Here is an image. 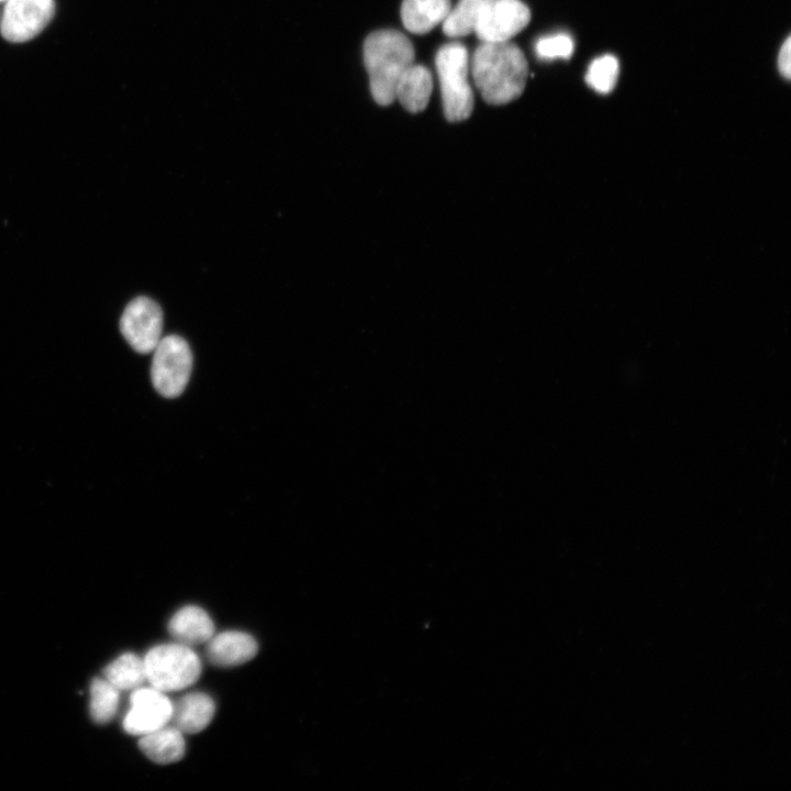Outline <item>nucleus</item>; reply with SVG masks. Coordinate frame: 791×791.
<instances>
[{
    "instance_id": "1",
    "label": "nucleus",
    "mask_w": 791,
    "mask_h": 791,
    "mask_svg": "<svg viewBox=\"0 0 791 791\" xmlns=\"http://www.w3.org/2000/svg\"><path fill=\"white\" fill-rule=\"evenodd\" d=\"M470 70L482 98L504 104L524 91L528 64L522 49L508 42H482L475 51Z\"/></svg>"
},
{
    "instance_id": "11",
    "label": "nucleus",
    "mask_w": 791,
    "mask_h": 791,
    "mask_svg": "<svg viewBox=\"0 0 791 791\" xmlns=\"http://www.w3.org/2000/svg\"><path fill=\"white\" fill-rule=\"evenodd\" d=\"M215 705L212 698L202 692L188 693L172 703L170 724L183 734L203 731L212 721Z\"/></svg>"
},
{
    "instance_id": "13",
    "label": "nucleus",
    "mask_w": 791,
    "mask_h": 791,
    "mask_svg": "<svg viewBox=\"0 0 791 791\" xmlns=\"http://www.w3.org/2000/svg\"><path fill=\"white\" fill-rule=\"evenodd\" d=\"M138 746L147 758L160 765L179 761L186 750L183 733L169 723L141 736Z\"/></svg>"
},
{
    "instance_id": "9",
    "label": "nucleus",
    "mask_w": 791,
    "mask_h": 791,
    "mask_svg": "<svg viewBox=\"0 0 791 791\" xmlns=\"http://www.w3.org/2000/svg\"><path fill=\"white\" fill-rule=\"evenodd\" d=\"M171 713L172 702L165 692L138 687L131 694L123 726L129 734L143 736L167 725Z\"/></svg>"
},
{
    "instance_id": "2",
    "label": "nucleus",
    "mask_w": 791,
    "mask_h": 791,
    "mask_svg": "<svg viewBox=\"0 0 791 791\" xmlns=\"http://www.w3.org/2000/svg\"><path fill=\"white\" fill-rule=\"evenodd\" d=\"M411 41L396 30H380L364 43V63L370 91L377 103L388 105L396 99V87L402 74L414 64Z\"/></svg>"
},
{
    "instance_id": "22",
    "label": "nucleus",
    "mask_w": 791,
    "mask_h": 791,
    "mask_svg": "<svg viewBox=\"0 0 791 791\" xmlns=\"http://www.w3.org/2000/svg\"><path fill=\"white\" fill-rule=\"evenodd\" d=\"M0 1H7V0H0Z\"/></svg>"
},
{
    "instance_id": "18",
    "label": "nucleus",
    "mask_w": 791,
    "mask_h": 791,
    "mask_svg": "<svg viewBox=\"0 0 791 791\" xmlns=\"http://www.w3.org/2000/svg\"><path fill=\"white\" fill-rule=\"evenodd\" d=\"M119 705V690L107 679L96 678L90 684V714L94 722H109Z\"/></svg>"
},
{
    "instance_id": "17",
    "label": "nucleus",
    "mask_w": 791,
    "mask_h": 791,
    "mask_svg": "<svg viewBox=\"0 0 791 791\" xmlns=\"http://www.w3.org/2000/svg\"><path fill=\"white\" fill-rule=\"evenodd\" d=\"M104 677L119 691L136 689L146 680L144 660L131 653L123 654L107 666Z\"/></svg>"
},
{
    "instance_id": "3",
    "label": "nucleus",
    "mask_w": 791,
    "mask_h": 791,
    "mask_svg": "<svg viewBox=\"0 0 791 791\" xmlns=\"http://www.w3.org/2000/svg\"><path fill=\"white\" fill-rule=\"evenodd\" d=\"M435 66L445 118L450 122L468 119L474 109V94L468 82L469 58L466 47L460 43L443 45L436 53Z\"/></svg>"
},
{
    "instance_id": "14",
    "label": "nucleus",
    "mask_w": 791,
    "mask_h": 791,
    "mask_svg": "<svg viewBox=\"0 0 791 791\" xmlns=\"http://www.w3.org/2000/svg\"><path fill=\"white\" fill-rule=\"evenodd\" d=\"M433 89V79L430 70L412 64L400 77L396 87V99L410 112H420L428 103Z\"/></svg>"
},
{
    "instance_id": "6",
    "label": "nucleus",
    "mask_w": 791,
    "mask_h": 791,
    "mask_svg": "<svg viewBox=\"0 0 791 791\" xmlns=\"http://www.w3.org/2000/svg\"><path fill=\"white\" fill-rule=\"evenodd\" d=\"M120 331L135 352L152 353L161 338L163 312L160 307L147 297L133 299L122 313Z\"/></svg>"
},
{
    "instance_id": "10",
    "label": "nucleus",
    "mask_w": 791,
    "mask_h": 791,
    "mask_svg": "<svg viewBox=\"0 0 791 791\" xmlns=\"http://www.w3.org/2000/svg\"><path fill=\"white\" fill-rule=\"evenodd\" d=\"M207 656L218 667H234L249 661L258 651L256 639L244 632L225 631L208 642Z\"/></svg>"
},
{
    "instance_id": "8",
    "label": "nucleus",
    "mask_w": 791,
    "mask_h": 791,
    "mask_svg": "<svg viewBox=\"0 0 791 791\" xmlns=\"http://www.w3.org/2000/svg\"><path fill=\"white\" fill-rule=\"evenodd\" d=\"M531 12L521 0H493L482 12L474 32L481 42H508L525 29Z\"/></svg>"
},
{
    "instance_id": "16",
    "label": "nucleus",
    "mask_w": 791,
    "mask_h": 791,
    "mask_svg": "<svg viewBox=\"0 0 791 791\" xmlns=\"http://www.w3.org/2000/svg\"><path fill=\"white\" fill-rule=\"evenodd\" d=\"M493 0H459L442 23L449 37H460L474 32L477 21Z\"/></svg>"
},
{
    "instance_id": "4",
    "label": "nucleus",
    "mask_w": 791,
    "mask_h": 791,
    "mask_svg": "<svg viewBox=\"0 0 791 791\" xmlns=\"http://www.w3.org/2000/svg\"><path fill=\"white\" fill-rule=\"evenodd\" d=\"M146 680L163 692L182 690L201 675V662L190 646L172 643L151 648L143 658Z\"/></svg>"
},
{
    "instance_id": "5",
    "label": "nucleus",
    "mask_w": 791,
    "mask_h": 791,
    "mask_svg": "<svg viewBox=\"0 0 791 791\" xmlns=\"http://www.w3.org/2000/svg\"><path fill=\"white\" fill-rule=\"evenodd\" d=\"M151 378L164 397L175 398L185 390L192 370V353L181 336L161 337L154 348Z\"/></svg>"
},
{
    "instance_id": "15",
    "label": "nucleus",
    "mask_w": 791,
    "mask_h": 791,
    "mask_svg": "<svg viewBox=\"0 0 791 791\" xmlns=\"http://www.w3.org/2000/svg\"><path fill=\"white\" fill-rule=\"evenodd\" d=\"M450 9V0H403L401 19L411 33L425 34L443 23Z\"/></svg>"
},
{
    "instance_id": "21",
    "label": "nucleus",
    "mask_w": 791,
    "mask_h": 791,
    "mask_svg": "<svg viewBox=\"0 0 791 791\" xmlns=\"http://www.w3.org/2000/svg\"><path fill=\"white\" fill-rule=\"evenodd\" d=\"M778 68L780 74L790 79L791 76V41L787 37L778 55Z\"/></svg>"
},
{
    "instance_id": "12",
    "label": "nucleus",
    "mask_w": 791,
    "mask_h": 791,
    "mask_svg": "<svg viewBox=\"0 0 791 791\" xmlns=\"http://www.w3.org/2000/svg\"><path fill=\"white\" fill-rule=\"evenodd\" d=\"M168 631L177 643L191 647L207 643L214 635V624L203 609L187 605L172 615Z\"/></svg>"
},
{
    "instance_id": "20",
    "label": "nucleus",
    "mask_w": 791,
    "mask_h": 791,
    "mask_svg": "<svg viewBox=\"0 0 791 791\" xmlns=\"http://www.w3.org/2000/svg\"><path fill=\"white\" fill-rule=\"evenodd\" d=\"M535 49L537 55L544 59H568L573 52V41L567 34L545 36L536 42Z\"/></svg>"
},
{
    "instance_id": "19",
    "label": "nucleus",
    "mask_w": 791,
    "mask_h": 791,
    "mask_svg": "<svg viewBox=\"0 0 791 791\" xmlns=\"http://www.w3.org/2000/svg\"><path fill=\"white\" fill-rule=\"evenodd\" d=\"M620 66L612 55L595 58L589 66L586 81L599 93H609L616 85Z\"/></svg>"
},
{
    "instance_id": "7",
    "label": "nucleus",
    "mask_w": 791,
    "mask_h": 791,
    "mask_svg": "<svg viewBox=\"0 0 791 791\" xmlns=\"http://www.w3.org/2000/svg\"><path fill=\"white\" fill-rule=\"evenodd\" d=\"M54 12V0H7L0 16V32L9 42L30 41L45 29Z\"/></svg>"
}]
</instances>
